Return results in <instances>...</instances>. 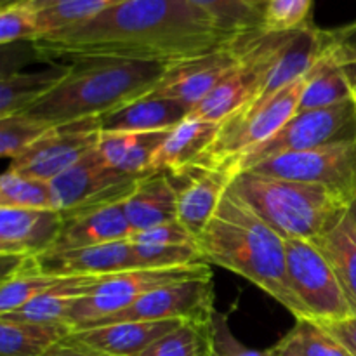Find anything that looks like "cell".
Segmentation results:
<instances>
[{
  "label": "cell",
  "mask_w": 356,
  "mask_h": 356,
  "mask_svg": "<svg viewBox=\"0 0 356 356\" xmlns=\"http://www.w3.org/2000/svg\"><path fill=\"white\" fill-rule=\"evenodd\" d=\"M236 37L190 0H122L92 19L42 35L30 45L44 61L108 58L174 65Z\"/></svg>",
  "instance_id": "6da1fadb"
},
{
  "label": "cell",
  "mask_w": 356,
  "mask_h": 356,
  "mask_svg": "<svg viewBox=\"0 0 356 356\" xmlns=\"http://www.w3.org/2000/svg\"><path fill=\"white\" fill-rule=\"evenodd\" d=\"M195 242L205 263L252 282L292 313L296 320H309L289 287L285 240L232 188H228L218 211Z\"/></svg>",
  "instance_id": "7a4b0ae2"
},
{
  "label": "cell",
  "mask_w": 356,
  "mask_h": 356,
  "mask_svg": "<svg viewBox=\"0 0 356 356\" xmlns=\"http://www.w3.org/2000/svg\"><path fill=\"white\" fill-rule=\"evenodd\" d=\"M162 63L87 58L70 63L68 75L23 113L49 127L97 118L148 96L167 72Z\"/></svg>",
  "instance_id": "3957f363"
},
{
  "label": "cell",
  "mask_w": 356,
  "mask_h": 356,
  "mask_svg": "<svg viewBox=\"0 0 356 356\" xmlns=\"http://www.w3.org/2000/svg\"><path fill=\"white\" fill-rule=\"evenodd\" d=\"M233 191L284 240H316L337 226L350 204L320 184L242 170Z\"/></svg>",
  "instance_id": "277c9868"
},
{
  "label": "cell",
  "mask_w": 356,
  "mask_h": 356,
  "mask_svg": "<svg viewBox=\"0 0 356 356\" xmlns=\"http://www.w3.org/2000/svg\"><path fill=\"white\" fill-rule=\"evenodd\" d=\"M212 277L211 264H188L176 268H141L106 275L99 284L75 302L68 315L73 330L86 329L90 323L115 315L134 305L139 298L163 285L191 278Z\"/></svg>",
  "instance_id": "5b68a950"
},
{
  "label": "cell",
  "mask_w": 356,
  "mask_h": 356,
  "mask_svg": "<svg viewBox=\"0 0 356 356\" xmlns=\"http://www.w3.org/2000/svg\"><path fill=\"white\" fill-rule=\"evenodd\" d=\"M356 139V99L355 96L318 110L298 111L273 138L247 153L238 162V170H249L261 162L287 155L312 152L334 143Z\"/></svg>",
  "instance_id": "8992f818"
},
{
  "label": "cell",
  "mask_w": 356,
  "mask_h": 356,
  "mask_svg": "<svg viewBox=\"0 0 356 356\" xmlns=\"http://www.w3.org/2000/svg\"><path fill=\"white\" fill-rule=\"evenodd\" d=\"M287 282L298 301L315 322L351 318L353 309L318 247L309 240H285Z\"/></svg>",
  "instance_id": "52a82bcc"
},
{
  "label": "cell",
  "mask_w": 356,
  "mask_h": 356,
  "mask_svg": "<svg viewBox=\"0 0 356 356\" xmlns=\"http://www.w3.org/2000/svg\"><path fill=\"white\" fill-rule=\"evenodd\" d=\"M141 177L113 169L96 148L51 181L54 209L63 216H72L124 204Z\"/></svg>",
  "instance_id": "ba28073f"
},
{
  "label": "cell",
  "mask_w": 356,
  "mask_h": 356,
  "mask_svg": "<svg viewBox=\"0 0 356 356\" xmlns=\"http://www.w3.org/2000/svg\"><path fill=\"white\" fill-rule=\"evenodd\" d=\"M305 80L306 76H302L287 89L275 94L257 110L226 120L205 159L238 167V162L247 153L273 138L298 113Z\"/></svg>",
  "instance_id": "9c48e42d"
},
{
  "label": "cell",
  "mask_w": 356,
  "mask_h": 356,
  "mask_svg": "<svg viewBox=\"0 0 356 356\" xmlns=\"http://www.w3.org/2000/svg\"><path fill=\"white\" fill-rule=\"evenodd\" d=\"M214 313L212 277L191 278V280L176 282V284L155 289L139 298L129 308L103 320H97L87 325L86 329L122 322H165V320H177L183 323L207 327Z\"/></svg>",
  "instance_id": "30bf717a"
},
{
  "label": "cell",
  "mask_w": 356,
  "mask_h": 356,
  "mask_svg": "<svg viewBox=\"0 0 356 356\" xmlns=\"http://www.w3.org/2000/svg\"><path fill=\"white\" fill-rule=\"evenodd\" d=\"M249 170L282 179L320 184L351 205L356 198V139L334 143L312 152L275 156Z\"/></svg>",
  "instance_id": "8fae6325"
},
{
  "label": "cell",
  "mask_w": 356,
  "mask_h": 356,
  "mask_svg": "<svg viewBox=\"0 0 356 356\" xmlns=\"http://www.w3.org/2000/svg\"><path fill=\"white\" fill-rule=\"evenodd\" d=\"M99 117L52 127L17 159L9 169L51 183L99 145Z\"/></svg>",
  "instance_id": "7c38bea8"
},
{
  "label": "cell",
  "mask_w": 356,
  "mask_h": 356,
  "mask_svg": "<svg viewBox=\"0 0 356 356\" xmlns=\"http://www.w3.org/2000/svg\"><path fill=\"white\" fill-rule=\"evenodd\" d=\"M238 167L216 163L207 159L184 169L165 172L176 191L177 221L197 238L228 191Z\"/></svg>",
  "instance_id": "4fadbf2b"
},
{
  "label": "cell",
  "mask_w": 356,
  "mask_h": 356,
  "mask_svg": "<svg viewBox=\"0 0 356 356\" xmlns=\"http://www.w3.org/2000/svg\"><path fill=\"white\" fill-rule=\"evenodd\" d=\"M240 59L242 35L207 54L169 65L163 79L149 94L179 99L193 108L238 66Z\"/></svg>",
  "instance_id": "5bb4252c"
},
{
  "label": "cell",
  "mask_w": 356,
  "mask_h": 356,
  "mask_svg": "<svg viewBox=\"0 0 356 356\" xmlns=\"http://www.w3.org/2000/svg\"><path fill=\"white\" fill-rule=\"evenodd\" d=\"M37 271L52 277H106L129 270H141L131 240L82 247L70 250H51L33 257Z\"/></svg>",
  "instance_id": "9a60e30c"
},
{
  "label": "cell",
  "mask_w": 356,
  "mask_h": 356,
  "mask_svg": "<svg viewBox=\"0 0 356 356\" xmlns=\"http://www.w3.org/2000/svg\"><path fill=\"white\" fill-rule=\"evenodd\" d=\"M63 225L59 211L0 207V254L40 256L52 249Z\"/></svg>",
  "instance_id": "2e32d148"
},
{
  "label": "cell",
  "mask_w": 356,
  "mask_h": 356,
  "mask_svg": "<svg viewBox=\"0 0 356 356\" xmlns=\"http://www.w3.org/2000/svg\"><path fill=\"white\" fill-rule=\"evenodd\" d=\"M191 106L179 99L148 94L99 117L101 132H167L186 117Z\"/></svg>",
  "instance_id": "e0dca14e"
},
{
  "label": "cell",
  "mask_w": 356,
  "mask_h": 356,
  "mask_svg": "<svg viewBox=\"0 0 356 356\" xmlns=\"http://www.w3.org/2000/svg\"><path fill=\"white\" fill-rule=\"evenodd\" d=\"M63 218H65V225L51 250L103 245V243L129 240L132 235L124 204L108 205V207L63 216Z\"/></svg>",
  "instance_id": "ac0fdd59"
},
{
  "label": "cell",
  "mask_w": 356,
  "mask_h": 356,
  "mask_svg": "<svg viewBox=\"0 0 356 356\" xmlns=\"http://www.w3.org/2000/svg\"><path fill=\"white\" fill-rule=\"evenodd\" d=\"M183 322H122L111 325L73 330L70 337L111 356H139L155 341L179 329Z\"/></svg>",
  "instance_id": "d6986e66"
},
{
  "label": "cell",
  "mask_w": 356,
  "mask_h": 356,
  "mask_svg": "<svg viewBox=\"0 0 356 356\" xmlns=\"http://www.w3.org/2000/svg\"><path fill=\"white\" fill-rule=\"evenodd\" d=\"M221 125L190 115L179 125L169 131L167 138L153 155L152 172H174L205 159L218 139Z\"/></svg>",
  "instance_id": "ffe728a7"
},
{
  "label": "cell",
  "mask_w": 356,
  "mask_h": 356,
  "mask_svg": "<svg viewBox=\"0 0 356 356\" xmlns=\"http://www.w3.org/2000/svg\"><path fill=\"white\" fill-rule=\"evenodd\" d=\"M124 211L132 233L177 221L176 191L167 174L152 172L143 176L134 193L124 202Z\"/></svg>",
  "instance_id": "44dd1931"
},
{
  "label": "cell",
  "mask_w": 356,
  "mask_h": 356,
  "mask_svg": "<svg viewBox=\"0 0 356 356\" xmlns=\"http://www.w3.org/2000/svg\"><path fill=\"white\" fill-rule=\"evenodd\" d=\"M103 277H70L45 294L13 313L0 315L2 320L26 323H68V315L75 302L89 294ZM70 325V323H68Z\"/></svg>",
  "instance_id": "7402d4cb"
},
{
  "label": "cell",
  "mask_w": 356,
  "mask_h": 356,
  "mask_svg": "<svg viewBox=\"0 0 356 356\" xmlns=\"http://www.w3.org/2000/svg\"><path fill=\"white\" fill-rule=\"evenodd\" d=\"M167 132H101L97 149L113 169L129 176L149 174L153 155Z\"/></svg>",
  "instance_id": "603a6c76"
},
{
  "label": "cell",
  "mask_w": 356,
  "mask_h": 356,
  "mask_svg": "<svg viewBox=\"0 0 356 356\" xmlns=\"http://www.w3.org/2000/svg\"><path fill=\"white\" fill-rule=\"evenodd\" d=\"M70 65H52L37 72L3 73L0 80V118L23 113L51 92L66 75Z\"/></svg>",
  "instance_id": "cb8c5ba5"
},
{
  "label": "cell",
  "mask_w": 356,
  "mask_h": 356,
  "mask_svg": "<svg viewBox=\"0 0 356 356\" xmlns=\"http://www.w3.org/2000/svg\"><path fill=\"white\" fill-rule=\"evenodd\" d=\"M350 97H353L350 73L325 51L306 75L298 111L329 108Z\"/></svg>",
  "instance_id": "d4e9b609"
},
{
  "label": "cell",
  "mask_w": 356,
  "mask_h": 356,
  "mask_svg": "<svg viewBox=\"0 0 356 356\" xmlns=\"http://www.w3.org/2000/svg\"><path fill=\"white\" fill-rule=\"evenodd\" d=\"M325 256L356 316V228L350 212L325 235L313 240Z\"/></svg>",
  "instance_id": "484cf974"
},
{
  "label": "cell",
  "mask_w": 356,
  "mask_h": 356,
  "mask_svg": "<svg viewBox=\"0 0 356 356\" xmlns=\"http://www.w3.org/2000/svg\"><path fill=\"white\" fill-rule=\"evenodd\" d=\"M73 332L68 323H26L0 318V356H44Z\"/></svg>",
  "instance_id": "4316f807"
},
{
  "label": "cell",
  "mask_w": 356,
  "mask_h": 356,
  "mask_svg": "<svg viewBox=\"0 0 356 356\" xmlns=\"http://www.w3.org/2000/svg\"><path fill=\"white\" fill-rule=\"evenodd\" d=\"M273 348L277 356H355L315 320H296L294 329Z\"/></svg>",
  "instance_id": "83f0119b"
},
{
  "label": "cell",
  "mask_w": 356,
  "mask_h": 356,
  "mask_svg": "<svg viewBox=\"0 0 356 356\" xmlns=\"http://www.w3.org/2000/svg\"><path fill=\"white\" fill-rule=\"evenodd\" d=\"M63 280L65 278L37 271L33 257H30L17 273H14L7 280H2V285H0V315L23 308L24 305L51 291Z\"/></svg>",
  "instance_id": "f1b7e54d"
},
{
  "label": "cell",
  "mask_w": 356,
  "mask_h": 356,
  "mask_svg": "<svg viewBox=\"0 0 356 356\" xmlns=\"http://www.w3.org/2000/svg\"><path fill=\"white\" fill-rule=\"evenodd\" d=\"M0 207L56 211L51 183L7 167L0 177Z\"/></svg>",
  "instance_id": "f546056e"
},
{
  "label": "cell",
  "mask_w": 356,
  "mask_h": 356,
  "mask_svg": "<svg viewBox=\"0 0 356 356\" xmlns=\"http://www.w3.org/2000/svg\"><path fill=\"white\" fill-rule=\"evenodd\" d=\"M190 2L207 13L211 19L228 33L242 35L263 28L264 9L252 6L247 0H190Z\"/></svg>",
  "instance_id": "4dcf8cb0"
},
{
  "label": "cell",
  "mask_w": 356,
  "mask_h": 356,
  "mask_svg": "<svg viewBox=\"0 0 356 356\" xmlns=\"http://www.w3.org/2000/svg\"><path fill=\"white\" fill-rule=\"evenodd\" d=\"M118 2L122 0H68L59 6L38 10V37L92 19Z\"/></svg>",
  "instance_id": "1f68e13d"
},
{
  "label": "cell",
  "mask_w": 356,
  "mask_h": 356,
  "mask_svg": "<svg viewBox=\"0 0 356 356\" xmlns=\"http://www.w3.org/2000/svg\"><path fill=\"white\" fill-rule=\"evenodd\" d=\"M209 325L183 323L179 329L155 341L139 356H207Z\"/></svg>",
  "instance_id": "d6a6232c"
},
{
  "label": "cell",
  "mask_w": 356,
  "mask_h": 356,
  "mask_svg": "<svg viewBox=\"0 0 356 356\" xmlns=\"http://www.w3.org/2000/svg\"><path fill=\"white\" fill-rule=\"evenodd\" d=\"M49 125L33 120L26 115H13L0 118V155L13 162L24 149L49 131Z\"/></svg>",
  "instance_id": "836d02e7"
},
{
  "label": "cell",
  "mask_w": 356,
  "mask_h": 356,
  "mask_svg": "<svg viewBox=\"0 0 356 356\" xmlns=\"http://www.w3.org/2000/svg\"><path fill=\"white\" fill-rule=\"evenodd\" d=\"M313 0H268L264 6L263 30L285 33L308 26Z\"/></svg>",
  "instance_id": "e575fe53"
},
{
  "label": "cell",
  "mask_w": 356,
  "mask_h": 356,
  "mask_svg": "<svg viewBox=\"0 0 356 356\" xmlns=\"http://www.w3.org/2000/svg\"><path fill=\"white\" fill-rule=\"evenodd\" d=\"M139 268H176L205 263L197 242L184 245H143L131 242Z\"/></svg>",
  "instance_id": "d590c367"
},
{
  "label": "cell",
  "mask_w": 356,
  "mask_h": 356,
  "mask_svg": "<svg viewBox=\"0 0 356 356\" xmlns=\"http://www.w3.org/2000/svg\"><path fill=\"white\" fill-rule=\"evenodd\" d=\"M207 356H277L275 348L270 350H250L243 346L229 329L228 316L222 313H214L209 325Z\"/></svg>",
  "instance_id": "8d00e7d4"
},
{
  "label": "cell",
  "mask_w": 356,
  "mask_h": 356,
  "mask_svg": "<svg viewBox=\"0 0 356 356\" xmlns=\"http://www.w3.org/2000/svg\"><path fill=\"white\" fill-rule=\"evenodd\" d=\"M38 37L37 13L24 3L0 9V44L9 45L16 42H33Z\"/></svg>",
  "instance_id": "74e56055"
},
{
  "label": "cell",
  "mask_w": 356,
  "mask_h": 356,
  "mask_svg": "<svg viewBox=\"0 0 356 356\" xmlns=\"http://www.w3.org/2000/svg\"><path fill=\"white\" fill-rule=\"evenodd\" d=\"M129 240L134 243H143V245H184V243H195V236L179 221H170L165 222V225L146 229V232L132 233Z\"/></svg>",
  "instance_id": "f35d334b"
},
{
  "label": "cell",
  "mask_w": 356,
  "mask_h": 356,
  "mask_svg": "<svg viewBox=\"0 0 356 356\" xmlns=\"http://www.w3.org/2000/svg\"><path fill=\"white\" fill-rule=\"evenodd\" d=\"M327 51L334 61L344 68L356 66V21L344 26L329 30V45Z\"/></svg>",
  "instance_id": "ab89813d"
},
{
  "label": "cell",
  "mask_w": 356,
  "mask_h": 356,
  "mask_svg": "<svg viewBox=\"0 0 356 356\" xmlns=\"http://www.w3.org/2000/svg\"><path fill=\"white\" fill-rule=\"evenodd\" d=\"M320 325H322L327 332L332 334L337 341H341V343L356 356V316H351V318L346 320H339V322H323L320 323Z\"/></svg>",
  "instance_id": "60d3db41"
},
{
  "label": "cell",
  "mask_w": 356,
  "mask_h": 356,
  "mask_svg": "<svg viewBox=\"0 0 356 356\" xmlns=\"http://www.w3.org/2000/svg\"><path fill=\"white\" fill-rule=\"evenodd\" d=\"M44 356H111L103 353V351H97L94 348L86 346V344L79 343V341L72 339V337H66L63 339L61 343L54 344L47 353H44Z\"/></svg>",
  "instance_id": "b9f144b4"
},
{
  "label": "cell",
  "mask_w": 356,
  "mask_h": 356,
  "mask_svg": "<svg viewBox=\"0 0 356 356\" xmlns=\"http://www.w3.org/2000/svg\"><path fill=\"white\" fill-rule=\"evenodd\" d=\"M63 2H68V0H24V2H19V3H24V6L30 7L31 10L38 13V10H44V9H49V7L59 6V3H63Z\"/></svg>",
  "instance_id": "7bdbcfd3"
},
{
  "label": "cell",
  "mask_w": 356,
  "mask_h": 356,
  "mask_svg": "<svg viewBox=\"0 0 356 356\" xmlns=\"http://www.w3.org/2000/svg\"><path fill=\"white\" fill-rule=\"evenodd\" d=\"M346 70L351 76V83H353V96L356 99V66H351V68H346Z\"/></svg>",
  "instance_id": "ee69618b"
},
{
  "label": "cell",
  "mask_w": 356,
  "mask_h": 356,
  "mask_svg": "<svg viewBox=\"0 0 356 356\" xmlns=\"http://www.w3.org/2000/svg\"><path fill=\"white\" fill-rule=\"evenodd\" d=\"M350 218H351V221H353V225H355V228H356V198L353 202H351V205H350Z\"/></svg>",
  "instance_id": "f6af8a7d"
},
{
  "label": "cell",
  "mask_w": 356,
  "mask_h": 356,
  "mask_svg": "<svg viewBox=\"0 0 356 356\" xmlns=\"http://www.w3.org/2000/svg\"><path fill=\"white\" fill-rule=\"evenodd\" d=\"M19 2H24V0H0V9H3V7H9V6H14V3H19Z\"/></svg>",
  "instance_id": "bcb514c9"
},
{
  "label": "cell",
  "mask_w": 356,
  "mask_h": 356,
  "mask_svg": "<svg viewBox=\"0 0 356 356\" xmlns=\"http://www.w3.org/2000/svg\"><path fill=\"white\" fill-rule=\"evenodd\" d=\"M247 2H250V3H252V6L261 7V9H264V6H266L268 0H247Z\"/></svg>",
  "instance_id": "7dc6e473"
}]
</instances>
